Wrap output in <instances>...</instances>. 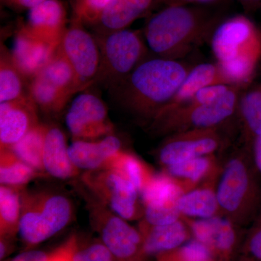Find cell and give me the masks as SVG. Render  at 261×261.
I'll use <instances>...</instances> for the list:
<instances>
[{
  "label": "cell",
  "instance_id": "1",
  "mask_svg": "<svg viewBox=\"0 0 261 261\" xmlns=\"http://www.w3.org/2000/svg\"><path fill=\"white\" fill-rule=\"evenodd\" d=\"M216 22L202 7L167 5L149 19L144 35L153 53L162 58L176 60L214 31Z\"/></svg>",
  "mask_w": 261,
  "mask_h": 261
},
{
  "label": "cell",
  "instance_id": "2",
  "mask_svg": "<svg viewBox=\"0 0 261 261\" xmlns=\"http://www.w3.org/2000/svg\"><path fill=\"white\" fill-rule=\"evenodd\" d=\"M190 70L176 60L143 61L120 86L122 99L132 112L151 121L171 102Z\"/></svg>",
  "mask_w": 261,
  "mask_h": 261
},
{
  "label": "cell",
  "instance_id": "3",
  "mask_svg": "<svg viewBox=\"0 0 261 261\" xmlns=\"http://www.w3.org/2000/svg\"><path fill=\"white\" fill-rule=\"evenodd\" d=\"M260 176L248 146L223 163L216 186L220 207L224 217L244 228L252 224L261 209Z\"/></svg>",
  "mask_w": 261,
  "mask_h": 261
},
{
  "label": "cell",
  "instance_id": "4",
  "mask_svg": "<svg viewBox=\"0 0 261 261\" xmlns=\"http://www.w3.org/2000/svg\"><path fill=\"white\" fill-rule=\"evenodd\" d=\"M211 48L223 73L233 86L251 80L261 58V32L243 15L230 17L216 25Z\"/></svg>",
  "mask_w": 261,
  "mask_h": 261
},
{
  "label": "cell",
  "instance_id": "5",
  "mask_svg": "<svg viewBox=\"0 0 261 261\" xmlns=\"http://www.w3.org/2000/svg\"><path fill=\"white\" fill-rule=\"evenodd\" d=\"M71 201L56 192H21L18 233L27 245H37L61 231L73 219Z\"/></svg>",
  "mask_w": 261,
  "mask_h": 261
},
{
  "label": "cell",
  "instance_id": "6",
  "mask_svg": "<svg viewBox=\"0 0 261 261\" xmlns=\"http://www.w3.org/2000/svg\"><path fill=\"white\" fill-rule=\"evenodd\" d=\"M100 63L94 83L120 87L144 61L147 47L140 32L130 29L95 36Z\"/></svg>",
  "mask_w": 261,
  "mask_h": 261
},
{
  "label": "cell",
  "instance_id": "7",
  "mask_svg": "<svg viewBox=\"0 0 261 261\" xmlns=\"http://www.w3.org/2000/svg\"><path fill=\"white\" fill-rule=\"evenodd\" d=\"M238 86H232L214 102L185 104L159 115L151 121V130L168 136L185 130L220 127L238 110Z\"/></svg>",
  "mask_w": 261,
  "mask_h": 261
},
{
  "label": "cell",
  "instance_id": "8",
  "mask_svg": "<svg viewBox=\"0 0 261 261\" xmlns=\"http://www.w3.org/2000/svg\"><path fill=\"white\" fill-rule=\"evenodd\" d=\"M87 202L89 221L100 235L101 242L117 261H143V238L139 229L116 214L92 195L82 190Z\"/></svg>",
  "mask_w": 261,
  "mask_h": 261
},
{
  "label": "cell",
  "instance_id": "9",
  "mask_svg": "<svg viewBox=\"0 0 261 261\" xmlns=\"http://www.w3.org/2000/svg\"><path fill=\"white\" fill-rule=\"evenodd\" d=\"M82 181L91 195L127 221L143 216L140 193L130 182L116 171L105 168L85 171Z\"/></svg>",
  "mask_w": 261,
  "mask_h": 261
},
{
  "label": "cell",
  "instance_id": "10",
  "mask_svg": "<svg viewBox=\"0 0 261 261\" xmlns=\"http://www.w3.org/2000/svg\"><path fill=\"white\" fill-rule=\"evenodd\" d=\"M184 218L191 231L192 240L205 247L215 260H238L246 228L223 216L204 219Z\"/></svg>",
  "mask_w": 261,
  "mask_h": 261
},
{
  "label": "cell",
  "instance_id": "11",
  "mask_svg": "<svg viewBox=\"0 0 261 261\" xmlns=\"http://www.w3.org/2000/svg\"><path fill=\"white\" fill-rule=\"evenodd\" d=\"M217 128L192 129L168 135L160 146L158 159L163 168L189 160L216 154L224 145Z\"/></svg>",
  "mask_w": 261,
  "mask_h": 261
},
{
  "label": "cell",
  "instance_id": "12",
  "mask_svg": "<svg viewBox=\"0 0 261 261\" xmlns=\"http://www.w3.org/2000/svg\"><path fill=\"white\" fill-rule=\"evenodd\" d=\"M74 70L81 90L94 83L100 63V51L95 37L73 19L59 44Z\"/></svg>",
  "mask_w": 261,
  "mask_h": 261
},
{
  "label": "cell",
  "instance_id": "13",
  "mask_svg": "<svg viewBox=\"0 0 261 261\" xmlns=\"http://www.w3.org/2000/svg\"><path fill=\"white\" fill-rule=\"evenodd\" d=\"M65 123L74 140H95L113 135L107 107L95 94L82 93L73 99Z\"/></svg>",
  "mask_w": 261,
  "mask_h": 261
},
{
  "label": "cell",
  "instance_id": "14",
  "mask_svg": "<svg viewBox=\"0 0 261 261\" xmlns=\"http://www.w3.org/2000/svg\"><path fill=\"white\" fill-rule=\"evenodd\" d=\"M37 109L30 95L0 102V149H10L39 124Z\"/></svg>",
  "mask_w": 261,
  "mask_h": 261
},
{
  "label": "cell",
  "instance_id": "15",
  "mask_svg": "<svg viewBox=\"0 0 261 261\" xmlns=\"http://www.w3.org/2000/svg\"><path fill=\"white\" fill-rule=\"evenodd\" d=\"M58 46L38 39L22 25L15 34L11 54L22 74L31 81L42 71Z\"/></svg>",
  "mask_w": 261,
  "mask_h": 261
},
{
  "label": "cell",
  "instance_id": "16",
  "mask_svg": "<svg viewBox=\"0 0 261 261\" xmlns=\"http://www.w3.org/2000/svg\"><path fill=\"white\" fill-rule=\"evenodd\" d=\"M24 27L38 39L58 46L67 29L64 6L60 0H47L29 10Z\"/></svg>",
  "mask_w": 261,
  "mask_h": 261
},
{
  "label": "cell",
  "instance_id": "17",
  "mask_svg": "<svg viewBox=\"0 0 261 261\" xmlns=\"http://www.w3.org/2000/svg\"><path fill=\"white\" fill-rule=\"evenodd\" d=\"M143 238L145 255H157L172 251L192 240V233L185 218L166 225H151L142 219L139 226Z\"/></svg>",
  "mask_w": 261,
  "mask_h": 261
},
{
  "label": "cell",
  "instance_id": "18",
  "mask_svg": "<svg viewBox=\"0 0 261 261\" xmlns=\"http://www.w3.org/2000/svg\"><path fill=\"white\" fill-rule=\"evenodd\" d=\"M223 163L216 154H211L166 166L163 168V171L172 177L186 192L207 182L218 181Z\"/></svg>",
  "mask_w": 261,
  "mask_h": 261
},
{
  "label": "cell",
  "instance_id": "19",
  "mask_svg": "<svg viewBox=\"0 0 261 261\" xmlns=\"http://www.w3.org/2000/svg\"><path fill=\"white\" fill-rule=\"evenodd\" d=\"M121 150V141L113 135L99 140H74L68 146L70 161L79 170L100 169Z\"/></svg>",
  "mask_w": 261,
  "mask_h": 261
},
{
  "label": "cell",
  "instance_id": "20",
  "mask_svg": "<svg viewBox=\"0 0 261 261\" xmlns=\"http://www.w3.org/2000/svg\"><path fill=\"white\" fill-rule=\"evenodd\" d=\"M42 163L44 172L59 179L74 178L80 173L70 161L64 133L58 126L47 125Z\"/></svg>",
  "mask_w": 261,
  "mask_h": 261
},
{
  "label": "cell",
  "instance_id": "21",
  "mask_svg": "<svg viewBox=\"0 0 261 261\" xmlns=\"http://www.w3.org/2000/svg\"><path fill=\"white\" fill-rule=\"evenodd\" d=\"M155 3L157 0H111L94 27L99 34L126 29Z\"/></svg>",
  "mask_w": 261,
  "mask_h": 261
},
{
  "label": "cell",
  "instance_id": "22",
  "mask_svg": "<svg viewBox=\"0 0 261 261\" xmlns=\"http://www.w3.org/2000/svg\"><path fill=\"white\" fill-rule=\"evenodd\" d=\"M214 84L231 85L217 63H202L197 65L190 70L171 102L166 105L156 116L186 104L201 89Z\"/></svg>",
  "mask_w": 261,
  "mask_h": 261
},
{
  "label": "cell",
  "instance_id": "23",
  "mask_svg": "<svg viewBox=\"0 0 261 261\" xmlns=\"http://www.w3.org/2000/svg\"><path fill=\"white\" fill-rule=\"evenodd\" d=\"M218 181L207 182L182 194L176 202L181 216L197 219L223 216L216 193Z\"/></svg>",
  "mask_w": 261,
  "mask_h": 261
},
{
  "label": "cell",
  "instance_id": "24",
  "mask_svg": "<svg viewBox=\"0 0 261 261\" xmlns=\"http://www.w3.org/2000/svg\"><path fill=\"white\" fill-rule=\"evenodd\" d=\"M104 168L119 173L136 187L140 195L155 173L140 158L122 149L108 161Z\"/></svg>",
  "mask_w": 261,
  "mask_h": 261
},
{
  "label": "cell",
  "instance_id": "25",
  "mask_svg": "<svg viewBox=\"0 0 261 261\" xmlns=\"http://www.w3.org/2000/svg\"><path fill=\"white\" fill-rule=\"evenodd\" d=\"M185 193L172 177L161 171L153 177L140 193L143 207L176 205L178 197Z\"/></svg>",
  "mask_w": 261,
  "mask_h": 261
},
{
  "label": "cell",
  "instance_id": "26",
  "mask_svg": "<svg viewBox=\"0 0 261 261\" xmlns=\"http://www.w3.org/2000/svg\"><path fill=\"white\" fill-rule=\"evenodd\" d=\"M29 92L37 107L48 114L61 112L71 97L40 73L30 81Z\"/></svg>",
  "mask_w": 261,
  "mask_h": 261
},
{
  "label": "cell",
  "instance_id": "27",
  "mask_svg": "<svg viewBox=\"0 0 261 261\" xmlns=\"http://www.w3.org/2000/svg\"><path fill=\"white\" fill-rule=\"evenodd\" d=\"M27 80L15 65L11 51L1 47L0 58V102H10L29 95L25 93Z\"/></svg>",
  "mask_w": 261,
  "mask_h": 261
},
{
  "label": "cell",
  "instance_id": "28",
  "mask_svg": "<svg viewBox=\"0 0 261 261\" xmlns=\"http://www.w3.org/2000/svg\"><path fill=\"white\" fill-rule=\"evenodd\" d=\"M38 172L21 161L10 149H0V182L2 185L21 190L38 177Z\"/></svg>",
  "mask_w": 261,
  "mask_h": 261
},
{
  "label": "cell",
  "instance_id": "29",
  "mask_svg": "<svg viewBox=\"0 0 261 261\" xmlns=\"http://www.w3.org/2000/svg\"><path fill=\"white\" fill-rule=\"evenodd\" d=\"M39 73L70 97L82 91L74 70L59 45Z\"/></svg>",
  "mask_w": 261,
  "mask_h": 261
},
{
  "label": "cell",
  "instance_id": "30",
  "mask_svg": "<svg viewBox=\"0 0 261 261\" xmlns=\"http://www.w3.org/2000/svg\"><path fill=\"white\" fill-rule=\"evenodd\" d=\"M21 215V190L0 186V233L3 238L18 232Z\"/></svg>",
  "mask_w": 261,
  "mask_h": 261
},
{
  "label": "cell",
  "instance_id": "31",
  "mask_svg": "<svg viewBox=\"0 0 261 261\" xmlns=\"http://www.w3.org/2000/svg\"><path fill=\"white\" fill-rule=\"evenodd\" d=\"M47 125L39 124L29 130L10 149L17 156L39 173H44L42 154Z\"/></svg>",
  "mask_w": 261,
  "mask_h": 261
},
{
  "label": "cell",
  "instance_id": "32",
  "mask_svg": "<svg viewBox=\"0 0 261 261\" xmlns=\"http://www.w3.org/2000/svg\"><path fill=\"white\" fill-rule=\"evenodd\" d=\"M245 138L248 142L261 135V87L247 92L239 101Z\"/></svg>",
  "mask_w": 261,
  "mask_h": 261
},
{
  "label": "cell",
  "instance_id": "33",
  "mask_svg": "<svg viewBox=\"0 0 261 261\" xmlns=\"http://www.w3.org/2000/svg\"><path fill=\"white\" fill-rule=\"evenodd\" d=\"M63 247L70 261H116L102 242L79 247L76 239L72 238Z\"/></svg>",
  "mask_w": 261,
  "mask_h": 261
},
{
  "label": "cell",
  "instance_id": "34",
  "mask_svg": "<svg viewBox=\"0 0 261 261\" xmlns=\"http://www.w3.org/2000/svg\"><path fill=\"white\" fill-rule=\"evenodd\" d=\"M237 261H261V209L245 230Z\"/></svg>",
  "mask_w": 261,
  "mask_h": 261
},
{
  "label": "cell",
  "instance_id": "35",
  "mask_svg": "<svg viewBox=\"0 0 261 261\" xmlns=\"http://www.w3.org/2000/svg\"><path fill=\"white\" fill-rule=\"evenodd\" d=\"M156 257L157 261H216L205 247L193 240L176 250Z\"/></svg>",
  "mask_w": 261,
  "mask_h": 261
},
{
  "label": "cell",
  "instance_id": "36",
  "mask_svg": "<svg viewBox=\"0 0 261 261\" xmlns=\"http://www.w3.org/2000/svg\"><path fill=\"white\" fill-rule=\"evenodd\" d=\"M111 0H75L73 19L83 25L94 27Z\"/></svg>",
  "mask_w": 261,
  "mask_h": 261
},
{
  "label": "cell",
  "instance_id": "37",
  "mask_svg": "<svg viewBox=\"0 0 261 261\" xmlns=\"http://www.w3.org/2000/svg\"><path fill=\"white\" fill-rule=\"evenodd\" d=\"M49 255L39 250H29L19 254L11 261H47Z\"/></svg>",
  "mask_w": 261,
  "mask_h": 261
},
{
  "label": "cell",
  "instance_id": "38",
  "mask_svg": "<svg viewBox=\"0 0 261 261\" xmlns=\"http://www.w3.org/2000/svg\"><path fill=\"white\" fill-rule=\"evenodd\" d=\"M47 0H15L10 8L18 10H30Z\"/></svg>",
  "mask_w": 261,
  "mask_h": 261
},
{
  "label": "cell",
  "instance_id": "39",
  "mask_svg": "<svg viewBox=\"0 0 261 261\" xmlns=\"http://www.w3.org/2000/svg\"><path fill=\"white\" fill-rule=\"evenodd\" d=\"M252 156L255 167L261 175V135L257 136L252 142Z\"/></svg>",
  "mask_w": 261,
  "mask_h": 261
},
{
  "label": "cell",
  "instance_id": "40",
  "mask_svg": "<svg viewBox=\"0 0 261 261\" xmlns=\"http://www.w3.org/2000/svg\"><path fill=\"white\" fill-rule=\"evenodd\" d=\"M226 0H173L172 4L176 5H195L201 6H208L224 3Z\"/></svg>",
  "mask_w": 261,
  "mask_h": 261
},
{
  "label": "cell",
  "instance_id": "41",
  "mask_svg": "<svg viewBox=\"0 0 261 261\" xmlns=\"http://www.w3.org/2000/svg\"><path fill=\"white\" fill-rule=\"evenodd\" d=\"M47 261H70L65 251L64 247H62L59 250H56L54 253L49 255Z\"/></svg>",
  "mask_w": 261,
  "mask_h": 261
},
{
  "label": "cell",
  "instance_id": "42",
  "mask_svg": "<svg viewBox=\"0 0 261 261\" xmlns=\"http://www.w3.org/2000/svg\"><path fill=\"white\" fill-rule=\"evenodd\" d=\"M245 7L247 8H251L255 6L259 3H260L261 0H239Z\"/></svg>",
  "mask_w": 261,
  "mask_h": 261
},
{
  "label": "cell",
  "instance_id": "43",
  "mask_svg": "<svg viewBox=\"0 0 261 261\" xmlns=\"http://www.w3.org/2000/svg\"><path fill=\"white\" fill-rule=\"evenodd\" d=\"M157 3H164V4L171 5L173 3V0H157Z\"/></svg>",
  "mask_w": 261,
  "mask_h": 261
},
{
  "label": "cell",
  "instance_id": "44",
  "mask_svg": "<svg viewBox=\"0 0 261 261\" xmlns=\"http://www.w3.org/2000/svg\"><path fill=\"white\" fill-rule=\"evenodd\" d=\"M2 3H4L5 5H8V7H10V5L13 4V2L15 0H1Z\"/></svg>",
  "mask_w": 261,
  "mask_h": 261
},
{
  "label": "cell",
  "instance_id": "45",
  "mask_svg": "<svg viewBox=\"0 0 261 261\" xmlns=\"http://www.w3.org/2000/svg\"><path fill=\"white\" fill-rule=\"evenodd\" d=\"M72 1H73V2H74V1H75V0H72Z\"/></svg>",
  "mask_w": 261,
  "mask_h": 261
}]
</instances>
